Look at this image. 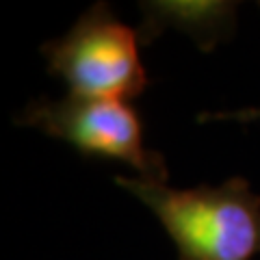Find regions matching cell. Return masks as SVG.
I'll return each instance as SVG.
<instances>
[{
    "label": "cell",
    "mask_w": 260,
    "mask_h": 260,
    "mask_svg": "<svg viewBox=\"0 0 260 260\" xmlns=\"http://www.w3.org/2000/svg\"><path fill=\"white\" fill-rule=\"evenodd\" d=\"M113 182L156 217L178 260H251L260 254V193L247 178L189 189L121 174Z\"/></svg>",
    "instance_id": "cell-1"
},
{
    "label": "cell",
    "mask_w": 260,
    "mask_h": 260,
    "mask_svg": "<svg viewBox=\"0 0 260 260\" xmlns=\"http://www.w3.org/2000/svg\"><path fill=\"white\" fill-rule=\"evenodd\" d=\"M137 28L121 22L109 3H95L65 35L42 44L48 74L70 93L130 102L150 87Z\"/></svg>",
    "instance_id": "cell-2"
},
{
    "label": "cell",
    "mask_w": 260,
    "mask_h": 260,
    "mask_svg": "<svg viewBox=\"0 0 260 260\" xmlns=\"http://www.w3.org/2000/svg\"><path fill=\"white\" fill-rule=\"evenodd\" d=\"M13 124L59 139L85 156L119 160L148 180L169 182L167 160L148 148L141 117L130 102L74 93L42 95L24 104Z\"/></svg>",
    "instance_id": "cell-3"
},
{
    "label": "cell",
    "mask_w": 260,
    "mask_h": 260,
    "mask_svg": "<svg viewBox=\"0 0 260 260\" xmlns=\"http://www.w3.org/2000/svg\"><path fill=\"white\" fill-rule=\"evenodd\" d=\"M239 3L232 0H141L137 37L152 46L167 30L191 37L202 52L230 42L239 24Z\"/></svg>",
    "instance_id": "cell-4"
},
{
    "label": "cell",
    "mask_w": 260,
    "mask_h": 260,
    "mask_svg": "<svg viewBox=\"0 0 260 260\" xmlns=\"http://www.w3.org/2000/svg\"><path fill=\"white\" fill-rule=\"evenodd\" d=\"M195 121L198 124H221V121H230V124H254V121H260V107H245V109H232V111H202L195 117Z\"/></svg>",
    "instance_id": "cell-5"
}]
</instances>
